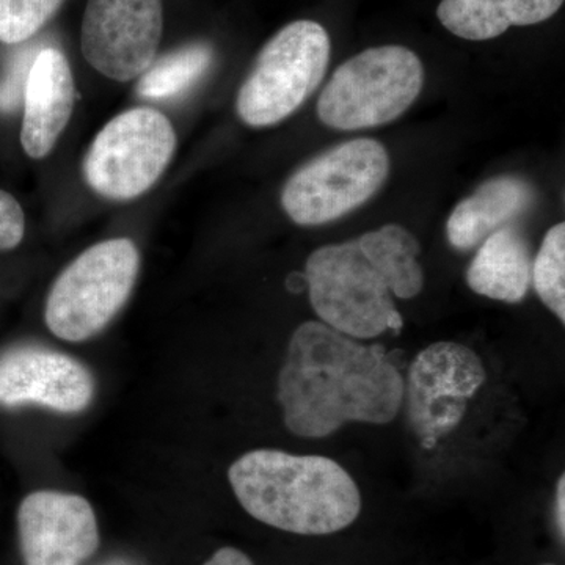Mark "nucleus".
Segmentation results:
<instances>
[{
	"label": "nucleus",
	"instance_id": "obj_22",
	"mask_svg": "<svg viewBox=\"0 0 565 565\" xmlns=\"http://www.w3.org/2000/svg\"><path fill=\"white\" fill-rule=\"evenodd\" d=\"M204 565H253V563L250 557L241 552V550L225 546V548L215 552Z\"/></svg>",
	"mask_w": 565,
	"mask_h": 565
},
{
	"label": "nucleus",
	"instance_id": "obj_19",
	"mask_svg": "<svg viewBox=\"0 0 565 565\" xmlns=\"http://www.w3.org/2000/svg\"><path fill=\"white\" fill-rule=\"evenodd\" d=\"M63 0H0V41L20 44L31 40L54 18Z\"/></svg>",
	"mask_w": 565,
	"mask_h": 565
},
{
	"label": "nucleus",
	"instance_id": "obj_18",
	"mask_svg": "<svg viewBox=\"0 0 565 565\" xmlns=\"http://www.w3.org/2000/svg\"><path fill=\"white\" fill-rule=\"evenodd\" d=\"M531 282L542 303L565 322V225L563 222L546 232L533 259Z\"/></svg>",
	"mask_w": 565,
	"mask_h": 565
},
{
	"label": "nucleus",
	"instance_id": "obj_17",
	"mask_svg": "<svg viewBox=\"0 0 565 565\" xmlns=\"http://www.w3.org/2000/svg\"><path fill=\"white\" fill-rule=\"evenodd\" d=\"M214 62V50L207 43H191L162 55L151 63L137 84L145 99L174 98L202 79Z\"/></svg>",
	"mask_w": 565,
	"mask_h": 565
},
{
	"label": "nucleus",
	"instance_id": "obj_6",
	"mask_svg": "<svg viewBox=\"0 0 565 565\" xmlns=\"http://www.w3.org/2000/svg\"><path fill=\"white\" fill-rule=\"evenodd\" d=\"M140 255L131 239H109L81 253L52 285L44 319L70 343L103 332L131 296Z\"/></svg>",
	"mask_w": 565,
	"mask_h": 565
},
{
	"label": "nucleus",
	"instance_id": "obj_23",
	"mask_svg": "<svg viewBox=\"0 0 565 565\" xmlns=\"http://www.w3.org/2000/svg\"><path fill=\"white\" fill-rule=\"evenodd\" d=\"M555 512H556L557 530L561 531V537L564 539L565 537V479H564V475H561L559 479H557Z\"/></svg>",
	"mask_w": 565,
	"mask_h": 565
},
{
	"label": "nucleus",
	"instance_id": "obj_3",
	"mask_svg": "<svg viewBox=\"0 0 565 565\" xmlns=\"http://www.w3.org/2000/svg\"><path fill=\"white\" fill-rule=\"evenodd\" d=\"M228 479L253 519L286 533H338L362 512L359 486L330 457L255 449L230 467Z\"/></svg>",
	"mask_w": 565,
	"mask_h": 565
},
{
	"label": "nucleus",
	"instance_id": "obj_13",
	"mask_svg": "<svg viewBox=\"0 0 565 565\" xmlns=\"http://www.w3.org/2000/svg\"><path fill=\"white\" fill-rule=\"evenodd\" d=\"M76 85L62 51L43 47L25 82L21 145L32 159H43L57 145L73 115Z\"/></svg>",
	"mask_w": 565,
	"mask_h": 565
},
{
	"label": "nucleus",
	"instance_id": "obj_21",
	"mask_svg": "<svg viewBox=\"0 0 565 565\" xmlns=\"http://www.w3.org/2000/svg\"><path fill=\"white\" fill-rule=\"evenodd\" d=\"M25 233V215L21 204L9 192L0 191V250L21 244Z\"/></svg>",
	"mask_w": 565,
	"mask_h": 565
},
{
	"label": "nucleus",
	"instance_id": "obj_16",
	"mask_svg": "<svg viewBox=\"0 0 565 565\" xmlns=\"http://www.w3.org/2000/svg\"><path fill=\"white\" fill-rule=\"evenodd\" d=\"M564 0H441L437 17L459 39L487 41L509 28L541 24L555 17Z\"/></svg>",
	"mask_w": 565,
	"mask_h": 565
},
{
	"label": "nucleus",
	"instance_id": "obj_15",
	"mask_svg": "<svg viewBox=\"0 0 565 565\" xmlns=\"http://www.w3.org/2000/svg\"><path fill=\"white\" fill-rule=\"evenodd\" d=\"M533 255L526 237L505 225L487 236L467 269L471 291L504 303L525 300L531 288Z\"/></svg>",
	"mask_w": 565,
	"mask_h": 565
},
{
	"label": "nucleus",
	"instance_id": "obj_4",
	"mask_svg": "<svg viewBox=\"0 0 565 565\" xmlns=\"http://www.w3.org/2000/svg\"><path fill=\"white\" fill-rule=\"evenodd\" d=\"M424 66L404 46H377L338 66L318 99V118L337 131L388 125L408 110L423 90Z\"/></svg>",
	"mask_w": 565,
	"mask_h": 565
},
{
	"label": "nucleus",
	"instance_id": "obj_1",
	"mask_svg": "<svg viewBox=\"0 0 565 565\" xmlns=\"http://www.w3.org/2000/svg\"><path fill=\"white\" fill-rule=\"evenodd\" d=\"M277 396L289 433L326 438L348 423H392L403 408L404 377L384 345L308 321L289 341Z\"/></svg>",
	"mask_w": 565,
	"mask_h": 565
},
{
	"label": "nucleus",
	"instance_id": "obj_8",
	"mask_svg": "<svg viewBox=\"0 0 565 565\" xmlns=\"http://www.w3.org/2000/svg\"><path fill=\"white\" fill-rule=\"evenodd\" d=\"M177 145V132L166 115L136 107L111 118L98 132L82 172L93 192L114 202H128L159 181Z\"/></svg>",
	"mask_w": 565,
	"mask_h": 565
},
{
	"label": "nucleus",
	"instance_id": "obj_20",
	"mask_svg": "<svg viewBox=\"0 0 565 565\" xmlns=\"http://www.w3.org/2000/svg\"><path fill=\"white\" fill-rule=\"evenodd\" d=\"M39 51L36 47H24L11 58L9 68L0 79V111L3 114H10L20 107L22 98H24L29 71H31L33 58Z\"/></svg>",
	"mask_w": 565,
	"mask_h": 565
},
{
	"label": "nucleus",
	"instance_id": "obj_5",
	"mask_svg": "<svg viewBox=\"0 0 565 565\" xmlns=\"http://www.w3.org/2000/svg\"><path fill=\"white\" fill-rule=\"evenodd\" d=\"M329 33L319 22L294 21L264 44L237 93L236 110L250 128H269L302 107L329 68Z\"/></svg>",
	"mask_w": 565,
	"mask_h": 565
},
{
	"label": "nucleus",
	"instance_id": "obj_7",
	"mask_svg": "<svg viewBox=\"0 0 565 565\" xmlns=\"http://www.w3.org/2000/svg\"><path fill=\"white\" fill-rule=\"evenodd\" d=\"M388 173L390 156L381 141H344L294 172L282 188L281 206L297 225H326L373 199Z\"/></svg>",
	"mask_w": 565,
	"mask_h": 565
},
{
	"label": "nucleus",
	"instance_id": "obj_2",
	"mask_svg": "<svg viewBox=\"0 0 565 565\" xmlns=\"http://www.w3.org/2000/svg\"><path fill=\"white\" fill-rule=\"evenodd\" d=\"M414 234L390 223L343 244L323 245L305 266L308 297L321 322L355 340L399 333L404 319L394 303L423 291L424 273Z\"/></svg>",
	"mask_w": 565,
	"mask_h": 565
},
{
	"label": "nucleus",
	"instance_id": "obj_24",
	"mask_svg": "<svg viewBox=\"0 0 565 565\" xmlns=\"http://www.w3.org/2000/svg\"><path fill=\"white\" fill-rule=\"evenodd\" d=\"M542 565H553V564H542Z\"/></svg>",
	"mask_w": 565,
	"mask_h": 565
},
{
	"label": "nucleus",
	"instance_id": "obj_14",
	"mask_svg": "<svg viewBox=\"0 0 565 565\" xmlns=\"http://www.w3.org/2000/svg\"><path fill=\"white\" fill-rule=\"evenodd\" d=\"M533 202V185L522 178H493L451 212L446 222L449 244L457 250H471L487 236L530 210Z\"/></svg>",
	"mask_w": 565,
	"mask_h": 565
},
{
	"label": "nucleus",
	"instance_id": "obj_10",
	"mask_svg": "<svg viewBox=\"0 0 565 565\" xmlns=\"http://www.w3.org/2000/svg\"><path fill=\"white\" fill-rule=\"evenodd\" d=\"M162 32V0H88L81 50L103 76L129 82L156 61Z\"/></svg>",
	"mask_w": 565,
	"mask_h": 565
},
{
	"label": "nucleus",
	"instance_id": "obj_11",
	"mask_svg": "<svg viewBox=\"0 0 565 565\" xmlns=\"http://www.w3.org/2000/svg\"><path fill=\"white\" fill-rule=\"evenodd\" d=\"M18 530L24 565H81L99 546L95 512L79 494H29L18 511Z\"/></svg>",
	"mask_w": 565,
	"mask_h": 565
},
{
	"label": "nucleus",
	"instance_id": "obj_12",
	"mask_svg": "<svg viewBox=\"0 0 565 565\" xmlns=\"http://www.w3.org/2000/svg\"><path fill=\"white\" fill-rule=\"evenodd\" d=\"M95 382L84 364L65 353L22 345L0 355V405H43L77 414L90 405Z\"/></svg>",
	"mask_w": 565,
	"mask_h": 565
},
{
	"label": "nucleus",
	"instance_id": "obj_9",
	"mask_svg": "<svg viewBox=\"0 0 565 565\" xmlns=\"http://www.w3.org/2000/svg\"><path fill=\"white\" fill-rule=\"evenodd\" d=\"M486 381L481 356L467 345L438 341L415 356L404 379L403 405L424 449H434L459 427L468 401Z\"/></svg>",
	"mask_w": 565,
	"mask_h": 565
}]
</instances>
